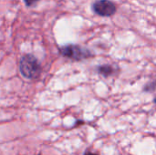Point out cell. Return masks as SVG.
Masks as SVG:
<instances>
[{
	"label": "cell",
	"instance_id": "cell-1",
	"mask_svg": "<svg viewBox=\"0 0 156 155\" xmlns=\"http://www.w3.org/2000/svg\"><path fill=\"white\" fill-rule=\"evenodd\" d=\"M19 70L23 77L28 79H36L41 73V66L37 58L31 54L24 55L19 61Z\"/></svg>",
	"mask_w": 156,
	"mask_h": 155
},
{
	"label": "cell",
	"instance_id": "cell-2",
	"mask_svg": "<svg viewBox=\"0 0 156 155\" xmlns=\"http://www.w3.org/2000/svg\"><path fill=\"white\" fill-rule=\"evenodd\" d=\"M59 53L71 60L80 61L93 57L91 50L77 44H67L59 48Z\"/></svg>",
	"mask_w": 156,
	"mask_h": 155
},
{
	"label": "cell",
	"instance_id": "cell-3",
	"mask_svg": "<svg viewBox=\"0 0 156 155\" xmlns=\"http://www.w3.org/2000/svg\"><path fill=\"white\" fill-rule=\"evenodd\" d=\"M91 8L96 15L106 17L113 16L117 11L116 5L111 0H96L91 5Z\"/></svg>",
	"mask_w": 156,
	"mask_h": 155
},
{
	"label": "cell",
	"instance_id": "cell-4",
	"mask_svg": "<svg viewBox=\"0 0 156 155\" xmlns=\"http://www.w3.org/2000/svg\"><path fill=\"white\" fill-rule=\"evenodd\" d=\"M97 71L100 75L103 76L104 78H109V77H112V75H114L118 71V69H116L112 65L105 64V65L98 66Z\"/></svg>",
	"mask_w": 156,
	"mask_h": 155
},
{
	"label": "cell",
	"instance_id": "cell-5",
	"mask_svg": "<svg viewBox=\"0 0 156 155\" xmlns=\"http://www.w3.org/2000/svg\"><path fill=\"white\" fill-rule=\"evenodd\" d=\"M144 92H154L156 90V80H152L147 82L144 89H143Z\"/></svg>",
	"mask_w": 156,
	"mask_h": 155
},
{
	"label": "cell",
	"instance_id": "cell-6",
	"mask_svg": "<svg viewBox=\"0 0 156 155\" xmlns=\"http://www.w3.org/2000/svg\"><path fill=\"white\" fill-rule=\"evenodd\" d=\"M38 1H39V0H24V2H25L26 5H27V6H28V7L34 6L36 4H37V2H38Z\"/></svg>",
	"mask_w": 156,
	"mask_h": 155
},
{
	"label": "cell",
	"instance_id": "cell-7",
	"mask_svg": "<svg viewBox=\"0 0 156 155\" xmlns=\"http://www.w3.org/2000/svg\"><path fill=\"white\" fill-rule=\"evenodd\" d=\"M84 155H97V154H95V153H90V152H86V153H84Z\"/></svg>",
	"mask_w": 156,
	"mask_h": 155
}]
</instances>
